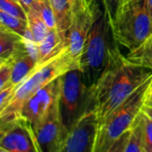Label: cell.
<instances>
[{"mask_svg":"<svg viewBox=\"0 0 152 152\" xmlns=\"http://www.w3.org/2000/svg\"><path fill=\"white\" fill-rule=\"evenodd\" d=\"M151 76L152 70L129 61L113 42L105 69L89 86L90 105L97 110L101 123Z\"/></svg>","mask_w":152,"mask_h":152,"instance_id":"obj_1","label":"cell"},{"mask_svg":"<svg viewBox=\"0 0 152 152\" xmlns=\"http://www.w3.org/2000/svg\"><path fill=\"white\" fill-rule=\"evenodd\" d=\"M77 68L79 69V63L73 58L67 45L49 61L37 64L36 69L17 86L14 96L6 108L0 111V123L20 117V110L29 97L61 75Z\"/></svg>","mask_w":152,"mask_h":152,"instance_id":"obj_2","label":"cell"},{"mask_svg":"<svg viewBox=\"0 0 152 152\" xmlns=\"http://www.w3.org/2000/svg\"><path fill=\"white\" fill-rule=\"evenodd\" d=\"M110 31L111 26L107 12L100 10L97 5L94 20L78 61L79 69L88 86L99 79L106 68L113 43L110 39Z\"/></svg>","mask_w":152,"mask_h":152,"instance_id":"obj_3","label":"cell"},{"mask_svg":"<svg viewBox=\"0 0 152 152\" xmlns=\"http://www.w3.org/2000/svg\"><path fill=\"white\" fill-rule=\"evenodd\" d=\"M114 41L132 51L152 34V19L146 0L124 4L110 22Z\"/></svg>","mask_w":152,"mask_h":152,"instance_id":"obj_4","label":"cell"},{"mask_svg":"<svg viewBox=\"0 0 152 152\" xmlns=\"http://www.w3.org/2000/svg\"><path fill=\"white\" fill-rule=\"evenodd\" d=\"M151 80L152 76L101 123L94 152H109L114 142L133 126L144 106Z\"/></svg>","mask_w":152,"mask_h":152,"instance_id":"obj_5","label":"cell"},{"mask_svg":"<svg viewBox=\"0 0 152 152\" xmlns=\"http://www.w3.org/2000/svg\"><path fill=\"white\" fill-rule=\"evenodd\" d=\"M59 81L61 113L64 125L69 130L84 112L94 109L89 102V86L78 68L59 77Z\"/></svg>","mask_w":152,"mask_h":152,"instance_id":"obj_6","label":"cell"},{"mask_svg":"<svg viewBox=\"0 0 152 152\" xmlns=\"http://www.w3.org/2000/svg\"><path fill=\"white\" fill-rule=\"evenodd\" d=\"M101 120L97 110H87L72 125L61 152H94Z\"/></svg>","mask_w":152,"mask_h":152,"instance_id":"obj_7","label":"cell"},{"mask_svg":"<svg viewBox=\"0 0 152 152\" xmlns=\"http://www.w3.org/2000/svg\"><path fill=\"white\" fill-rule=\"evenodd\" d=\"M0 151L42 152L32 125L18 117L0 123Z\"/></svg>","mask_w":152,"mask_h":152,"instance_id":"obj_8","label":"cell"},{"mask_svg":"<svg viewBox=\"0 0 152 152\" xmlns=\"http://www.w3.org/2000/svg\"><path fill=\"white\" fill-rule=\"evenodd\" d=\"M33 129L42 152L61 151L69 129L62 120L59 97L47 114L33 126Z\"/></svg>","mask_w":152,"mask_h":152,"instance_id":"obj_9","label":"cell"},{"mask_svg":"<svg viewBox=\"0 0 152 152\" xmlns=\"http://www.w3.org/2000/svg\"><path fill=\"white\" fill-rule=\"evenodd\" d=\"M59 95L60 81L58 77L39 89L25 102L20 117L27 119L34 126L47 114Z\"/></svg>","mask_w":152,"mask_h":152,"instance_id":"obj_10","label":"cell"},{"mask_svg":"<svg viewBox=\"0 0 152 152\" xmlns=\"http://www.w3.org/2000/svg\"><path fill=\"white\" fill-rule=\"evenodd\" d=\"M96 6L97 4H93L92 6L86 11L74 13L72 24L67 32V46L73 58L77 61H79L88 33L93 25Z\"/></svg>","mask_w":152,"mask_h":152,"instance_id":"obj_11","label":"cell"},{"mask_svg":"<svg viewBox=\"0 0 152 152\" xmlns=\"http://www.w3.org/2000/svg\"><path fill=\"white\" fill-rule=\"evenodd\" d=\"M141 113V112H140ZM144 152L142 140V127L140 114L133 126L123 133L112 144L109 152Z\"/></svg>","mask_w":152,"mask_h":152,"instance_id":"obj_12","label":"cell"},{"mask_svg":"<svg viewBox=\"0 0 152 152\" xmlns=\"http://www.w3.org/2000/svg\"><path fill=\"white\" fill-rule=\"evenodd\" d=\"M12 64L11 85L19 86L37 67V61L30 55L27 47L10 59Z\"/></svg>","mask_w":152,"mask_h":152,"instance_id":"obj_13","label":"cell"},{"mask_svg":"<svg viewBox=\"0 0 152 152\" xmlns=\"http://www.w3.org/2000/svg\"><path fill=\"white\" fill-rule=\"evenodd\" d=\"M67 45L57 27L49 28L45 38L38 45V63L41 64L59 53Z\"/></svg>","mask_w":152,"mask_h":152,"instance_id":"obj_14","label":"cell"},{"mask_svg":"<svg viewBox=\"0 0 152 152\" xmlns=\"http://www.w3.org/2000/svg\"><path fill=\"white\" fill-rule=\"evenodd\" d=\"M25 47L24 37L0 26V61L10 60Z\"/></svg>","mask_w":152,"mask_h":152,"instance_id":"obj_15","label":"cell"},{"mask_svg":"<svg viewBox=\"0 0 152 152\" xmlns=\"http://www.w3.org/2000/svg\"><path fill=\"white\" fill-rule=\"evenodd\" d=\"M50 2L54 13L57 28L61 37L66 41L67 32L72 24L74 17L71 4L69 0H50Z\"/></svg>","mask_w":152,"mask_h":152,"instance_id":"obj_16","label":"cell"},{"mask_svg":"<svg viewBox=\"0 0 152 152\" xmlns=\"http://www.w3.org/2000/svg\"><path fill=\"white\" fill-rule=\"evenodd\" d=\"M126 57L132 63L152 70V34L142 45L130 51Z\"/></svg>","mask_w":152,"mask_h":152,"instance_id":"obj_17","label":"cell"},{"mask_svg":"<svg viewBox=\"0 0 152 152\" xmlns=\"http://www.w3.org/2000/svg\"><path fill=\"white\" fill-rule=\"evenodd\" d=\"M28 28L32 34L34 41L38 45L41 41L45 38L49 28L43 20V19L31 8L27 11Z\"/></svg>","mask_w":152,"mask_h":152,"instance_id":"obj_18","label":"cell"},{"mask_svg":"<svg viewBox=\"0 0 152 152\" xmlns=\"http://www.w3.org/2000/svg\"><path fill=\"white\" fill-rule=\"evenodd\" d=\"M0 21L1 27H4L11 31H13L22 37H25V35L28 32V20L9 14L2 10H0Z\"/></svg>","mask_w":152,"mask_h":152,"instance_id":"obj_19","label":"cell"},{"mask_svg":"<svg viewBox=\"0 0 152 152\" xmlns=\"http://www.w3.org/2000/svg\"><path fill=\"white\" fill-rule=\"evenodd\" d=\"M30 8L43 19L49 28L57 27L50 0H34Z\"/></svg>","mask_w":152,"mask_h":152,"instance_id":"obj_20","label":"cell"},{"mask_svg":"<svg viewBox=\"0 0 152 152\" xmlns=\"http://www.w3.org/2000/svg\"><path fill=\"white\" fill-rule=\"evenodd\" d=\"M0 10L22 20H28L26 9L20 2L16 0H0Z\"/></svg>","mask_w":152,"mask_h":152,"instance_id":"obj_21","label":"cell"},{"mask_svg":"<svg viewBox=\"0 0 152 152\" xmlns=\"http://www.w3.org/2000/svg\"><path fill=\"white\" fill-rule=\"evenodd\" d=\"M142 127V140L144 152H152V121L142 112L140 113Z\"/></svg>","mask_w":152,"mask_h":152,"instance_id":"obj_22","label":"cell"},{"mask_svg":"<svg viewBox=\"0 0 152 152\" xmlns=\"http://www.w3.org/2000/svg\"><path fill=\"white\" fill-rule=\"evenodd\" d=\"M12 73V64L10 60L0 61V91L10 86Z\"/></svg>","mask_w":152,"mask_h":152,"instance_id":"obj_23","label":"cell"},{"mask_svg":"<svg viewBox=\"0 0 152 152\" xmlns=\"http://www.w3.org/2000/svg\"><path fill=\"white\" fill-rule=\"evenodd\" d=\"M102 2L103 4L104 10L108 14L110 22H111L122 7L123 0H102Z\"/></svg>","mask_w":152,"mask_h":152,"instance_id":"obj_24","label":"cell"},{"mask_svg":"<svg viewBox=\"0 0 152 152\" xmlns=\"http://www.w3.org/2000/svg\"><path fill=\"white\" fill-rule=\"evenodd\" d=\"M17 85H11L10 86L4 88L0 93V111L4 110L9 102L14 96L15 91L17 89Z\"/></svg>","mask_w":152,"mask_h":152,"instance_id":"obj_25","label":"cell"},{"mask_svg":"<svg viewBox=\"0 0 152 152\" xmlns=\"http://www.w3.org/2000/svg\"><path fill=\"white\" fill-rule=\"evenodd\" d=\"M69 1L71 4L74 13L85 12L87 9H89L93 4L92 0H69Z\"/></svg>","mask_w":152,"mask_h":152,"instance_id":"obj_26","label":"cell"},{"mask_svg":"<svg viewBox=\"0 0 152 152\" xmlns=\"http://www.w3.org/2000/svg\"><path fill=\"white\" fill-rule=\"evenodd\" d=\"M145 106H150L152 107V80L149 86L148 91H147V94H146V99H145Z\"/></svg>","mask_w":152,"mask_h":152,"instance_id":"obj_27","label":"cell"},{"mask_svg":"<svg viewBox=\"0 0 152 152\" xmlns=\"http://www.w3.org/2000/svg\"><path fill=\"white\" fill-rule=\"evenodd\" d=\"M142 111L151 119L152 121V107H150V106H143L142 107Z\"/></svg>","mask_w":152,"mask_h":152,"instance_id":"obj_28","label":"cell"},{"mask_svg":"<svg viewBox=\"0 0 152 152\" xmlns=\"http://www.w3.org/2000/svg\"><path fill=\"white\" fill-rule=\"evenodd\" d=\"M20 4L23 5V7L26 9V11H28L30 8L31 4L34 2V0H20Z\"/></svg>","mask_w":152,"mask_h":152,"instance_id":"obj_29","label":"cell"},{"mask_svg":"<svg viewBox=\"0 0 152 152\" xmlns=\"http://www.w3.org/2000/svg\"><path fill=\"white\" fill-rule=\"evenodd\" d=\"M146 3H147V6H148V9L150 11V13H151L152 19V0H146Z\"/></svg>","mask_w":152,"mask_h":152,"instance_id":"obj_30","label":"cell"},{"mask_svg":"<svg viewBox=\"0 0 152 152\" xmlns=\"http://www.w3.org/2000/svg\"><path fill=\"white\" fill-rule=\"evenodd\" d=\"M128 1H130V0H123V4H126V3H127ZM123 4H122V5H123Z\"/></svg>","mask_w":152,"mask_h":152,"instance_id":"obj_31","label":"cell"},{"mask_svg":"<svg viewBox=\"0 0 152 152\" xmlns=\"http://www.w3.org/2000/svg\"><path fill=\"white\" fill-rule=\"evenodd\" d=\"M16 1H18V2H20V0H16Z\"/></svg>","mask_w":152,"mask_h":152,"instance_id":"obj_32","label":"cell"}]
</instances>
